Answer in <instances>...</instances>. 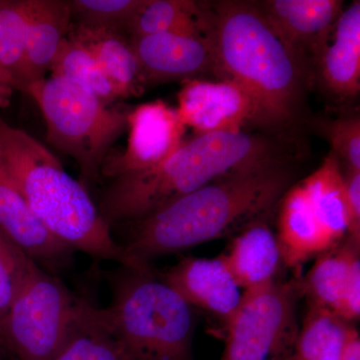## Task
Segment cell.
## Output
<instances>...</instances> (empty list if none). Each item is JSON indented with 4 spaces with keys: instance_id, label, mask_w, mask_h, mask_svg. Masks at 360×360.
Instances as JSON below:
<instances>
[{
    "instance_id": "ba28073f",
    "label": "cell",
    "mask_w": 360,
    "mask_h": 360,
    "mask_svg": "<svg viewBox=\"0 0 360 360\" xmlns=\"http://www.w3.org/2000/svg\"><path fill=\"white\" fill-rule=\"evenodd\" d=\"M300 277L245 291L236 314L224 328L219 360H288L298 330Z\"/></svg>"
},
{
    "instance_id": "d4e9b609",
    "label": "cell",
    "mask_w": 360,
    "mask_h": 360,
    "mask_svg": "<svg viewBox=\"0 0 360 360\" xmlns=\"http://www.w3.org/2000/svg\"><path fill=\"white\" fill-rule=\"evenodd\" d=\"M49 71L51 75L66 78L89 90L105 105L110 106L122 98L92 54L68 37L61 42Z\"/></svg>"
},
{
    "instance_id": "cb8c5ba5",
    "label": "cell",
    "mask_w": 360,
    "mask_h": 360,
    "mask_svg": "<svg viewBox=\"0 0 360 360\" xmlns=\"http://www.w3.org/2000/svg\"><path fill=\"white\" fill-rule=\"evenodd\" d=\"M0 70L14 90L27 94L33 80L26 52L23 0H0Z\"/></svg>"
},
{
    "instance_id": "1f68e13d",
    "label": "cell",
    "mask_w": 360,
    "mask_h": 360,
    "mask_svg": "<svg viewBox=\"0 0 360 360\" xmlns=\"http://www.w3.org/2000/svg\"><path fill=\"white\" fill-rule=\"evenodd\" d=\"M14 89L6 84L0 82V112L11 103Z\"/></svg>"
},
{
    "instance_id": "4316f807",
    "label": "cell",
    "mask_w": 360,
    "mask_h": 360,
    "mask_svg": "<svg viewBox=\"0 0 360 360\" xmlns=\"http://www.w3.org/2000/svg\"><path fill=\"white\" fill-rule=\"evenodd\" d=\"M146 0H72L71 18L75 25L111 30L127 35L135 16Z\"/></svg>"
},
{
    "instance_id": "44dd1931",
    "label": "cell",
    "mask_w": 360,
    "mask_h": 360,
    "mask_svg": "<svg viewBox=\"0 0 360 360\" xmlns=\"http://www.w3.org/2000/svg\"><path fill=\"white\" fill-rule=\"evenodd\" d=\"M187 33L214 37V18L208 1L146 0L135 16L127 37Z\"/></svg>"
},
{
    "instance_id": "2e32d148",
    "label": "cell",
    "mask_w": 360,
    "mask_h": 360,
    "mask_svg": "<svg viewBox=\"0 0 360 360\" xmlns=\"http://www.w3.org/2000/svg\"><path fill=\"white\" fill-rule=\"evenodd\" d=\"M324 91L335 101H349L360 91V1L343 8L333 37L314 68Z\"/></svg>"
},
{
    "instance_id": "ffe728a7",
    "label": "cell",
    "mask_w": 360,
    "mask_h": 360,
    "mask_svg": "<svg viewBox=\"0 0 360 360\" xmlns=\"http://www.w3.org/2000/svg\"><path fill=\"white\" fill-rule=\"evenodd\" d=\"M68 39L92 54L122 99L141 96L144 89L141 68L127 35L71 23Z\"/></svg>"
},
{
    "instance_id": "d6986e66",
    "label": "cell",
    "mask_w": 360,
    "mask_h": 360,
    "mask_svg": "<svg viewBox=\"0 0 360 360\" xmlns=\"http://www.w3.org/2000/svg\"><path fill=\"white\" fill-rule=\"evenodd\" d=\"M26 27V52L33 84L51 70L63 40L71 25L70 1L23 0Z\"/></svg>"
},
{
    "instance_id": "7402d4cb",
    "label": "cell",
    "mask_w": 360,
    "mask_h": 360,
    "mask_svg": "<svg viewBox=\"0 0 360 360\" xmlns=\"http://www.w3.org/2000/svg\"><path fill=\"white\" fill-rule=\"evenodd\" d=\"M302 182L315 214L328 238L333 245L340 243L347 236L349 215L345 177L340 161L329 153L321 167Z\"/></svg>"
},
{
    "instance_id": "8992f818",
    "label": "cell",
    "mask_w": 360,
    "mask_h": 360,
    "mask_svg": "<svg viewBox=\"0 0 360 360\" xmlns=\"http://www.w3.org/2000/svg\"><path fill=\"white\" fill-rule=\"evenodd\" d=\"M46 123V139L77 161L87 189L101 176L111 146L127 130L129 110L105 105L84 87L51 75L30 87Z\"/></svg>"
},
{
    "instance_id": "ac0fdd59",
    "label": "cell",
    "mask_w": 360,
    "mask_h": 360,
    "mask_svg": "<svg viewBox=\"0 0 360 360\" xmlns=\"http://www.w3.org/2000/svg\"><path fill=\"white\" fill-rule=\"evenodd\" d=\"M272 219L259 220L239 231L221 255L243 292L281 279L279 274L285 264L276 232L270 225Z\"/></svg>"
},
{
    "instance_id": "6da1fadb",
    "label": "cell",
    "mask_w": 360,
    "mask_h": 360,
    "mask_svg": "<svg viewBox=\"0 0 360 360\" xmlns=\"http://www.w3.org/2000/svg\"><path fill=\"white\" fill-rule=\"evenodd\" d=\"M292 153L239 168L129 224L120 243L131 269L151 260L226 236L274 219L279 201L296 177Z\"/></svg>"
},
{
    "instance_id": "52a82bcc",
    "label": "cell",
    "mask_w": 360,
    "mask_h": 360,
    "mask_svg": "<svg viewBox=\"0 0 360 360\" xmlns=\"http://www.w3.org/2000/svg\"><path fill=\"white\" fill-rule=\"evenodd\" d=\"M89 304L39 267L0 321V348L14 360H52Z\"/></svg>"
},
{
    "instance_id": "7a4b0ae2",
    "label": "cell",
    "mask_w": 360,
    "mask_h": 360,
    "mask_svg": "<svg viewBox=\"0 0 360 360\" xmlns=\"http://www.w3.org/2000/svg\"><path fill=\"white\" fill-rule=\"evenodd\" d=\"M214 18L219 79L241 87L255 108L253 129L292 141L304 122L311 70L265 20L257 1H208Z\"/></svg>"
},
{
    "instance_id": "9c48e42d",
    "label": "cell",
    "mask_w": 360,
    "mask_h": 360,
    "mask_svg": "<svg viewBox=\"0 0 360 360\" xmlns=\"http://www.w3.org/2000/svg\"><path fill=\"white\" fill-rule=\"evenodd\" d=\"M141 68L144 89L168 82L220 80L214 37L160 33L129 37Z\"/></svg>"
},
{
    "instance_id": "5bb4252c",
    "label": "cell",
    "mask_w": 360,
    "mask_h": 360,
    "mask_svg": "<svg viewBox=\"0 0 360 360\" xmlns=\"http://www.w3.org/2000/svg\"><path fill=\"white\" fill-rule=\"evenodd\" d=\"M160 276L194 309L207 312L224 328L243 300V290L221 255L184 258Z\"/></svg>"
},
{
    "instance_id": "f1b7e54d",
    "label": "cell",
    "mask_w": 360,
    "mask_h": 360,
    "mask_svg": "<svg viewBox=\"0 0 360 360\" xmlns=\"http://www.w3.org/2000/svg\"><path fill=\"white\" fill-rule=\"evenodd\" d=\"M311 127L330 144V153L340 161L343 172H360L359 115L347 113L335 118L314 120Z\"/></svg>"
},
{
    "instance_id": "4fadbf2b",
    "label": "cell",
    "mask_w": 360,
    "mask_h": 360,
    "mask_svg": "<svg viewBox=\"0 0 360 360\" xmlns=\"http://www.w3.org/2000/svg\"><path fill=\"white\" fill-rule=\"evenodd\" d=\"M360 243L345 238L317 255L304 278L300 292L309 307H321L349 323L360 315Z\"/></svg>"
},
{
    "instance_id": "7c38bea8",
    "label": "cell",
    "mask_w": 360,
    "mask_h": 360,
    "mask_svg": "<svg viewBox=\"0 0 360 360\" xmlns=\"http://www.w3.org/2000/svg\"><path fill=\"white\" fill-rule=\"evenodd\" d=\"M265 20L284 44L311 70L333 37L342 0L257 1Z\"/></svg>"
},
{
    "instance_id": "8fae6325",
    "label": "cell",
    "mask_w": 360,
    "mask_h": 360,
    "mask_svg": "<svg viewBox=\"0 0 360 360\" xmlns=\"http://www.w3.org/2000/svg\"><path fill=\"white\" fill-rule=\"evenodd\" d=\"M182 84L177 94V113L195 135L253 129L255 108L250 96L236 82L194 79Z\"/></svg>"
},
{
    "instance_id": "30bf717a",
    "label": "cell",
    "mask_w": 360,
    "mask_h": 360,
    "mask_svg": "<svg viewBox=\"0 0 360 360\" xmlns=\"http://www.w3.org/2000/svg\"><path fill=\"white\" fill-rule=\"evenodd\" d=\"M127 130V148L120 155L106 158L103 176L113 179L158 167L184 143L186 127L176 108L158 99L129 110Z\"/></svg>"
},
{
    "instance_id": "603a6c76",
    "label": "cell",
    "mask_w": 360,
    "mask_h": 360,
    "mask_svg": "<svg viewBox=\"0 0 360 360\" xmlns=\"http://www.w3.org/2000/svg\"><path fill=\"white\" fill-rule=\"evenodd\" d=\"M352 326L328 309L309 307L288 360H341Z\"/></svg>"
},
{
    "instance_id": "3957f363",
    "label": "cell",
    "mask_w": 360,
    "mask_h": 360,
    "mask_svg": "<svg viewBox=\"0 0 360 360\" xmlns=\"http://www.w3.org/2000/svg\"><path fill=\"white\" fill-rule=\"evenodd\" d=\"M288 143L246 130L195 135L158 167L113 179L99 212L110 227L131 224L233 170L292 153Z\"/></svg>"
},
{
    "instance_id": "83f0119b",
    "label": "cell",
    "mask_w": 360,
    "mask_h": 360,
    "mask_svg": "<svg viewBox=\"0 0 360 360\" xmlns=\"http://www.w3.org/2000/svg\"><path fill=\"white\" fill-rule=\"evenodd\" d=\"M39 265L0 232V321Z\"/></svg>"
},
{
    "instance_id": "4dcf8cb0",
    "label": "cell",
    "mask_w": 360,
    "mask_h": 360,
    "mask_svg": "<svg viewBox=\"0 0 360 360\" xmlns=\"http://www.w3.org/2000/svg\"><path fill=\"white\" fill-rule=\"evenodd\" d=\"M341 360H360L359 333L354 326H352L349 333H348Z\"/></svg>"
},
{
    "instance_id": "f546056e",
    "label": "cell",
    "mask_w": 360,
    "mask_h": 360,
    "mask_svg": "<svg viewBox=\"0 0 360 360\" xmlns=\"http://www.w3.org/2000/svg\"><path fill=\"white\" fill-rule=\"evenodd\" d=\"M347 189L349 227L347 238L360 243V172H343Z\"/></svg>"
},
{
    "instance_id": "5b68a950",
    "label": "cell",
    "mask_w": 360,
    "mask_h": 360,
    "mask_svg": "<svg viewBox=\"0 0 360 360\" xmlns=\"http://www.w3.org/2000/svg\"><path fill=\"white\" fill-rule=\"evenodd\" d=\"M110 302L97 319L130 360H194L195 309L151 267L106 274Z\"/></svg>"
},
{
    "instance_id": "e0dca14e",
    "label": "cell",
    "mask_w": 360,
    "mask_h": 360,
    "mask_svg": "<svg viewBox=\"0 0 360 360\" xmlns=\"http://www.w3.org/2000/svg\"><path fill=\"white\" fill-rule=\"evenodd\" d=\"M276 212V236L285 267L297 272L310 258L335 245L317 219L302 181L286 191Z\"/></svg>"
},
{
    "instance_id": "484cf974",
    "label": "cell",
    "mask_w": 360,
    "mask_h": 360,
    "mask_svg": "<svg viewBox=\"0 0 360 360\" xmlns=\"http://www.w3.org/2000/svg\"><path fill=\"white\" fill-rule=\"evenodd\" d=\"M52 360H130L96 315L90 303L70 340Z\"/></svg>"
},
{
    "instance_id": "277c9868",
    "label": "cell",
    "mask_w": 360,
    "mask_h": 360,
    "mask_svg": "<svg viewBox=\"0 0 360 360\" xmlns=\"http://www.w3.org/2000/svg\"><path fill=\"white\" fill-rule=\"evenodd\" d=\"M0 174L61 243L96 259L130 267L98 205L49 148L0 116Z\"/></svg>"
},
{
    "instance_id": "9a60e30c",
    "label": "cell",
    "mask_w": 360,
    "mask_h": 360,
    "mask_svg": "<svg viewBox=\"0 0 360 360\" xmlns=\"http://www.w3.org/2000/svg\"><path fill=\"white\" fill-rule=\"evenodd\" d=\"M0 232L41 269L56 274L75 262V251L56 238L34 214L23 196L0 174Z\"/></svg>"
}]
</instances>
